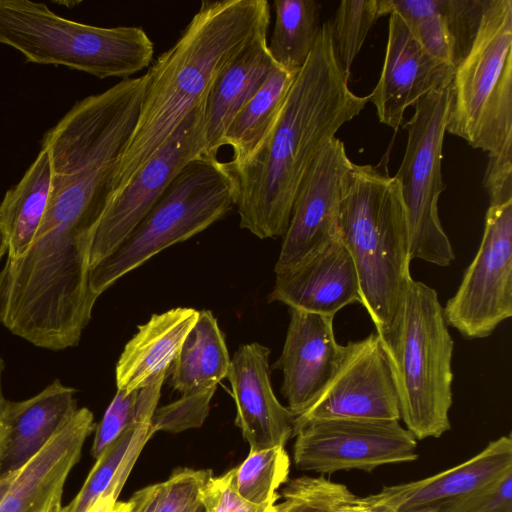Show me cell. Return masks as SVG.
<instances>
[{"mask_svg":"<svg viewBox=\"0 0 512 512\" xmlns=\"http://www.w3.org/2000/svg\"><path fill=\"white\" fill-rule=\"evenodd\" d=\"M161 490L162 482L136 491L129 499L130 509L128 512H154Z\"/></svg>","mask_w":512,"mask_h":512,"instance_id":"38","label":"cell"},{"mask_svg":"<svg viewBox=\"0 0 512 512\" xmlns=\"http://www.w3.org/2000/svg\"><path fill=\"white\" fill-rule=\"evenodd\" d=\"M212 476L209 469H175L162 482L154 512H195L201 506L202 491Z\"/></svg>","mask_w":512,"mask_h":512,"instance_id":"33","label":"cell"},{"mask_svg":"<svg viewBox=\"0 0 512 512\" xmlns=\"http://www.w3.org/2000/svg\"><path fill=\"white\" fill-rule=\"evenodd\" d=\"M443 314L468 339L490 336L512 316V200L489 206L478 251Z\"/></svg>","mask_w":512,"mask_h":512,"instance_id":"9","label":"cell"},{"mask_svg":"<svg viewBox=\"0 0 512 512\" xmlns=\"http://www.w3.org/2000/svg\"><path fill=\"white\" fill-rule=\"evenodd\" d=\"M378 335L406 429L416 440L442 436L451 428L454 341L436 290L411 278L389 327Z\"/></svg>","mask_w":512,"mask_h":512,"instance_id":"5","label":"cell"},{"mask_svg":"<svg viewBox=\"0 0 512 512\" xmlns=\"http://www.w3.org/2000/svg\"><path fill=\"white\" fill-rule=\"evenodd\" d=\"M512 469V439L501 436L469 460L425 479L384 487L380 492L398 512L462 498Z\"/></svg>","mask_w":512,"mask_h":512,"instance_id":"21","label":"cell"},{"mask_svg":"<svg viewBox=\"0 0 512 512\" xmlns=\"http://www.w3.org/2000/svg\"><path fill=\"white\" fill-rule=\"evenodd\" d=\"M236 200L237 181L229 162L207 153L192 159L135 229L89 269L90 292L98 298L162 250L207 229L227 214Z\"/></svg>","mask_w":512,"mask_h":512,"instance_id":"6","label":"cell"},{"mask_svg":"<svg viewBox=\"0 0 512 512\" xmlns=\"http://www.w3.org/2000/svg\"><path fill=\"white\" fill-rule=\"evenodd\" d=\"M384 16L380 0H344L336 9L332 22L338 60L347 78L374 23Z\"/></svg>","mask_w":512,"mask_h":512,"instance_id":"30","label":"cell"},{"mask_svg":"<svg viewBox=\"0 0 512 512\" xmlns=\"http://www.w3.org/2000/svg\"><path fill=\"white\" fill-rule=\"evenodd\" d=\"M327 419H401L393 373L376 332L344 345L330 381L310 407L295 417L293 437L307 423Z\"/></svg>","mask_w":512,"mask_h":512,"instance_id":"12","label":"cell"},{"mask_svg":"<svg viewBox=\"0 0 512 512\" xmlns=\"http://www.w3.org/2000/svg\"><path fill=\"white\" fill-rule=\"evenodd\" d=\"M352 161L333 137L308 168L298 189L275 265L284 271L339 237L343 177Z\"/></svg>","mask_w":512,"mask_h":512,"instance_id":"13","label":"cell"},{"mask_svg":"<svg viewBox=\"0 0 512 512\" xmlns=\"http://www.w3.org/2000/svg\"><path fill=\"white\" fill-rule=\"evenodd\" d=\"M449 87L430 92L413 107L404 125L405 153L395 175L405 208L410 260L440 267L455 260L452 244L438 214V199L446 186L442 178V148L446 133Z\"/></svg>","mask_w":512,"mask_h":512,"instance_id":"8","label":"cell"},{"mask_svg":"<svg viewBox=\"0 0 512 512\" xmlns=\"http://www.w3.org/2000/svg\"><path fill=\"white\" fill-rule=\"evenodd\" d=\"M6 427L4 424L0 422V477H1V463H2V457L4 452V446H5V439H6Z\"/></svg>","mask_w":512,"mask_h":512,"instance_id":"43","label":"cell"},{"mask_svg":"<svg viewBox=\"0 0 512 512\" xmlns=\"http://www.w3.org/2000/svg\"><path fill=\"white\" fill-rule=\"evenodd\" d=\"M0 44L19 51L27 62L65 66L100 79L131 78L151 65L154 54L141 27L92 26L30 0H0Z\"/></svg>","mask_w":512,"mask_h":512,"instance_id":"7","label":"cell"},{"mask_svg":"<svg viewBox=\"0 0 512 512\" xmlns=\"http://www.w3.org/2000/svg\"><path fill=\"white\" fill-rule=\"evenodd\" d=\"M203 99L130 183L109 198L94 229L89 269L110 255L151 210L182 168L206 153Z\"/></svg>","mask_w":512,"mask_h":512,"instance_id":"10","label":"cell"},{"mask_svg":"<svg viewBox=\"0 0 512 512\" xmlns=\"http://www.w3.org/2000/svg\"><path fill=\"white\" fill-rule=\"evenodd\" d=\"M454 69L431 55L403 18L391 12L383 67L369 94L379 121L397 131L408 107L430 92L450 86Z\"/></svg>","mask_w":512,"mask_h":512,"instance_id":"14","label":"cell"},{"mask_svg":"<svg viewBox=\"0 0 512 512\" xmlns=\"http://www.w3.org/2000/svg\"><path fill=\"white\" fill-rule=\"evenodd\" d=\"M62 495L63 493L56 495L44 512H67V507L62 505Z\"/></svg>","mask_w":512,"mask_h":512,"instance_id":"40","label":"cell"},{"mask_svg":"<svg viewBox=\"0 0 512 512\" xmlns=\"http://www.w3.org/2000/svg\"><path fill=\"white\" fill-rule=\"evenodd\" d=\"M16 472L4 474L0 477V500L8 491V489L16 475Z\"/></svg>","mask_w":512,"mask_h":512,"instance_id":"41","label":"cell"},{"mask_svg":"<svg viewBox=\"0 0 512 512\" xmlns=\"http://www.w3.org/2000/svg\"><path fill=\"white\" fill-rule=\"evenodd\" d=\"M269 301L331 317L347 305L361 304L355 264L340 238L276 273Z\"/></svg>","mask_w":512,"mask_h":512,"instance_id":"17","label":"cell"},{"mask_svg":"<svg viewBox=\"0 0 512 512\" xmlns=\"http://www.w3.org/2000/svg\"><path fill=\"white\" fill-rule=\"evenodd\" d=\"M139 390L126 393L117 389L96 428L91 455L96 459L134 420Z\"/></svg>","mask_w":512,"mask_h":512,"instance_id":"36","label":"cell"},{"mask_svg":"<svg viewBox=\"0 0 512 512\" xmlns=\"http://www.w3.org/2000/svg\"><path fill=\"white\" fill-rule=\"evenodd\" d=\"M277 512H334L354 494L343 484L324 476H300L286 482Z\"/></svg>","mask_w":512,"mask_h":512,"instance_id":"31","label":"cell"},{"mask_svg":"<svg viewBox=\"0 0 512 512\" xmlns=\"http://www.w3.org/2000/svg\"><path fill=\"white\" fill-rule=\"evenodd\" d=\"M294 462L306 471L371 472L418 458L417 440L399 421L327 419L304 425L295 435Z\"/></svg>","mask_w":512,"mask_h":512,"instance_id":"11","label":"cell"},{"mask_svg":"<svg viewBox=\"0 0 512 512\" xmlns=\"http://www.w3.org/2000/svg\"><path fill=\"white\" fill-rule=\"evenodd\" d=\"M444 512H512V469L482 488L443 504Z\"/></svg>","mask_w":512,"mask_h":512,"instance_id":"34","label":"cell"},{"mask_svg":"<svg viewBox=\"0 0 512 512\" xmlns=\"http://www.w3.org/2000/svg\"><path fill=\"white\" fill-rule=\"evenodd\" d=\"M130 502L118 501V498L112 493H104L87 512H128Z\"/></svg>","mask_w":512,"mask_h":512,"instance_id":"39","label":"cell"},{"mask_svg":"<svg viewBox=\"0 0 512 512\" xmlns=\"http://www.w3.org/2000/svg\"><path fill=\"white\" fill-rule=\"evenodd\" d=\"M52 185L48 152L41 148L21 180L8 190L0 204V226L7 242V261L23 257L44 217Z\"/></svg>","mask_w":512,"mask_h":512,"instance_id":"25","label":"cell"},{"mask_svg":"<svg viewBox=\"0 0 512 512\" xmlns=\"http://www.w3.org/2000/svg\"><path fill=\"white\" fill-rule=\"evenodd\" d=\"M282 353L273 365L283 374L281 392L297 417L319 396L337 370L344 346L334 334V317L289 308Z\"/></svg>","mask_w":512,"mask_h":512,"instance_id":"15","label":"cell"},{"mask_svg":"<svg viewBox=\"0 0 512 512\" xmlns=\"http://www.w3.org/2000/svg\"><path fill=\"white\" fill-rule=\"evenodd\" d=\"M75 389L54 380L37 395L7 402L1 423L6 439L1 476L21 469L77 411Z\"/></svg>","mask_w":512,"mask_h":512,"instance_id":"20","label":"cell"},{"mask_svg":"<svg viewBox=\"0 0 512 512\" xmlns=\"http://www.w3.org/2000/svg\"><path fill=\"white\" fill-rule=\"evenodd\" d=\"M204 512H277L273 506H260L244 499L235 485V468L218 477H211L201 494Z\"/></svg>","mask_w":512,"mask_h":512,"instance_id":"35","label":"cell"},{"mask_svg":"<svg viewBox=\"0 0 512 512\" xmlns=\"http://www.w3.org/2000/svg\"><path fill=\"white\" fill-rule=\"evenodd\" d=\"M268 50L281 68L299 71L314 49L321 25V4L314 0H276Z\"/></svg>","mask_w":512,"mask_h":512,"instance_id":"28","label":"cell"},{"mask_svg":"<svg viewBox=\"0 0 512 512\" xmlns=\"http://www.w3.org/2000/svg\"><path fill=\"white\" fill-rule=\"evenodd\" d=\"M231 358L224 336L211 311L199 316L170 368L169 384L181 395L217 388L227 378Z\"/></svg>","mask_w":512,"mask_h":512,"instance_id":"27","label":"cell"},{"mask_svg":"<svg viewBox=\"0 0 512 512\" xmlns=\"http://www.w3.org/2000/svg\"><path fill=\"white\" fill-rule=\"evenodd\" d=\"M4 366H5L4 365V361H3V359L0 356V421L2 419L5 407H6L7 402H8V400H6L4 398V396H3L2 387H1V376H2V372L4 370Z\"/></svg>","mask_w":512,"mask_h":512,"instance_id":"42","label":"cell"},{"mask_svg":"<svg viewBox=\"0 0 512 512\" xmlns=\"http://www.w3.org/2000/svg\"><path fill=\"white\" fill-rule=\"evenodd\" d=\"M165 379L161 375L139 390L134 420L96 458L82 488L66 505L67 512H87L105 492L119 496L142 448L153 435L151 421Z\"/></svg>","mask_w":512,"mask_h":512,"instance_id":"23","label":"cell"},{"mask_svg":"<svg viewBox=\"0 0 512 512\" xmlns=\"http://www.w3.org/2000/svg\"><path fill=\"white\" fill-rule=\"evenodd\" d=\"M270 20L266 0L201 2L177 41L144 74L139 115L119 158L109 198L130 183L207 97L225 65L255 37L268 33Z\"/></svg>","mask_w":512,"mask_h":512,"instance_id":"2","label":"cell"},{"mask_svg":"<svg viewBox=\"0 0 512 512\" xmlns=\"http://www.w3.org/2000/svg\"><path fill=\"white\" fill-rule=\"evenodd\" d=\"M199 311L177 307L154 314L125 345L116 369L117 389L126 393L140 390L159 375L167 373L181 346L196 323Z\"/></svg>","mask_w":512,"mask_h":512,"instance_id":"22","label":"cell"},{"mask_svg":"<svg viewBox=\"0 0 512 512\" xmlns=\"http://www.w3.org/2000/svg\"><path fill=\"white\" fill-rule=\"evenodd\" d=\"M334 512H398L381 492L366 497L354 495L340 504Z\"/></svg>","mask_w":512,"mask_h":512,"instance_id":"37","label":"cell"},{"mask_svg":"<svg viewBox=\"0 0 512 512\" xmlns=\"http://www.w3.org/2000/svg\"><path fill=\"white\" fill-rule=\"evenodd\" d=\"M348 82L329 20L321 24L316 45L298 71L270 137L251 159L232 168L241 228L260 239L283 237L308 168L369 102V95H356Z\"/></svg>","mask_w":512,"mask_h":512,"instance_id":"1","label":"cell"},{"mask_svg":"<svg viewBox=\"0 0 512 512\" xmlns=\"http://www.w3.org/2000/svg\"><path fill=\"white\" fill-rule=\"evenodd\" d=\"M95 427L93 413L86 407L77 409L47 445L16 472L0 500V512H44L50 501L63 493L66 479Z\"/></svg>","mask_w":512,"mask_h":512,"instance_id":"18","label":"cell"},{"mask_svg":"<svg viewBox=\"0 0 512 512\" xmlns=\"http://www.w3.org/2000/svg\"><path fill=\"white\" fill-rule=\"evenodd\" d=\"M290 458L285 447L250 450L246 459L235 467V485L247 501L273 506L280 495L277 490L288 480Z\"/></svg>","mask_w":512,"mask_h":512,"instance_id":"29","label":"cell"},{"mask_svg":"<svg viewBox=\"0 0 512 512\" xmlns=\"http://www.w3.org/2000/svg\"><path fill=\"white\" fill-rule=\"evenodd\" d=\"M405 512H444L443 505L425 506Z\"/></svg>","mask_w":512,"mask_h":512,"instance_id":"44","label":"cell"},{"mask_svg":"<svg viewBox=\"0 0 512 512\" xmlns=\"http://www.w3.org/2000/svg\"><path fill=\"white\" fill-rule=\"evenodd\" d=\"M512 0H485L473 41L454 69L446 132L488 154L490 205L512 200Z\"/></svg>","mask_w":512,"mask_h":512,"instance_id":"3","label":"cell"},{"mask_svg":"<svg viewBox=\"0 0 512 512\" xmlns=\"http://www.w3.org/2000/svg\"><path fill=\"white\" fill-rule=\"evenodd\" d=\"M216 388L183 394L167 405L157 408L151 430L178 433L202 426L210 410V402Z\"/></svg>","mask_w":512,"mask_h":512,"instance_id":"32","label":"cell"},{"mask_svg":"<svg viewBox=\"0 0 512 512\" xmlns=\"http://www.w3.org/2000/svg\"><path fill=\"white\" fill-rule=\"evenodd\" d=\"M485 0H380L384 15L399 14L422 46L456 67L475 36Z\"/></svg>","mask_w":512,"mask_h":512,"instance_id":"19","label":"cell"},{"mask_svg":"<svg viewBox=\"0 0 512 512\" xmlns=\"http://www.w3.org/2000/svg\"><path fill=\"white\" fill-rule=\"evenodd\" d=\"M262 33L232 58L214 79L205 102L206 153L217 156L229 124L278 65Z\"/></svg>","mask_w":512,"mask_h":512,"instance_id":"24","label":"cell"},{"mask_svg":"<svg viewBox=\"0 0 512 512\" xmlns=\"http://www.w3.org/2000/svg\"><path fill=\"white\" fill-rule=\"evenodd\" d=\"M195 512H204L202 505Z\"/></svg>","mask_w":512,"mask_h":512,"instance_id":"46","label":"cell"},{"mask_svg":"<svg viewBox=\"0 0 512 512\" xmlns=\"http://www.w3.org/2000/svg\"><path fill=\"white\" fill-rule=\"evenodd\" d=\"M297 72L275 67L263 85L233 118L221 146H230L229 164L237 168L251 159L270 137Z\"/></svg>","mask_w":512,"mask_h":512,"instance_id":"26","label":"cell"},{"mask_svg":"<svg viewBox=\"0 0 512 512\" xmlns=\"http://www.w3.org/2000/svg\"><path fill=\"white\" fill-rule=\"evenodd\" d=\"M269 355L270 349L257 342L242 345L227 375L236 405L235 424L250 450L285 447L293 437L295 417L274 394Z\"/></svg>","mask_w":512,"mask_h":512,"instance_id":"16","label":"cell"},{"mask_svg":"<svg viewBox=\"0 0 512 512\" xmlns=\"http://www.w3.org/2000/svg\"><path fill=\"white\" fill-rule=\"evenodd\" d=\"M339 238L355 264L361 305L381 334L412 278L405 208L395 176L350 163L343 177Z\"/></svg>","mask_w":512,"mask_h":512,"instance_id":"4","label":"cell"},{"mask_svg":"<svg viewBox=\"0 0 512 512\" xmlns=\"http://www.w3.org/2000/svg\"><path fill=\"white\" fill-rule=\"evenodd\" d=\"M7 253V242L5 234L0 226V259Z\"/></svg>","mask_w":512,"mask_h":512,"instance_id":"45","label":"cell"}]
</instances>
